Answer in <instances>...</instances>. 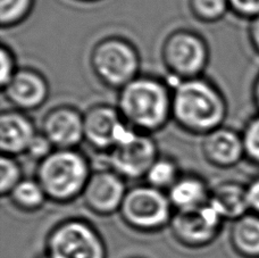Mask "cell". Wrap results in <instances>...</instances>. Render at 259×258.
I'll use <instances>...</instances> for the list:
<instances>
[{
    "label": "cell",
    "mask_w": 259,
    "mask_h": 258,
    "mask_svg": "<svg viewBox=\"0 0 259 258\" xmlns=\"http://www.w3.org/2000/svg\"><path fill=\"white\" fill-rule=\"evenodd\" d=\"M45 254L49 258H107V247L94 224L73 218L52 229Z\"/></svg>",
    "instance_id": "cell-7"
},
{
    "label": "cell",
    "mask_w": 259,
    "mask_h": 258,
    "mask_svg": "<svg viewBox=\"0 0 259 258\" xmlns=\"http://www.w3.org/2000/svg\"><path fill=\"white\" fill-rule=\"evenodd\" d=\"M230 12L248 22L259 16V0H228Z\"/></svg>",
    "instance_id": "cell-27"
},
{
    "label": "cell",
    "mask_w": 259,
    "mask_h": 258,
    "mask_svg": "<svg viewBox=\"0 0 259 258\" xmlns=\"http://www.w3.org/2000/svg\"><path fill=\"white\" fill-rule=\"evenodd\" d=\"M188 4L194 20L206 24L220 22L230 12L228 0H188Z\"/></svg>",
    "instance_id": "cell-22"
},
{
    "label": "cell",
    "mask_w": 259,
    "mask_h": 258,
    "mask_svg": "<svg viewBox=\"0 0 259 258\" xmlns=\"http://www.w3.org/2000/svg\"><path fill=\"white\" fill-rule=\"evenodd\" d=\"M108 167L126 180L145 179L159 157V149L151 135L133 130L107 153Z\"/></svg>",
    "instance_id": "cell-9"
},
{
    "label": "cell",
    "mask_w": 259,
    "mask_h": 258,
    "mask_svg": "<svg viewBox=\"0 0 259 258\" xmlns=\"http://www.w3.org/2000/svg\"><path fill=\"white\" fill-rule=\"evenodd\" d=\"M0 58H2V75H0V83L2 88L6 85L20 67H17L16 57L11 47L6 44L2 45L0 48Z\"/></svg>",
    "instance_id": "cell-25"
},
{
    "label": "cell",
    "mask_w": 259,
    "mask_h": 258,
    "mask_svg": "<svg viewBox=\"0 0 259 258\" xmlns=\"http://www.w3.org/2000/svg\"><path fill=\"white\" fill-rule=\"evenodd\" d=\"M172 87L151 75H139L118 90L117 106L133 130L154 135L172 119Z\"/></svg>",
    "instance_id": "cell-2"
},
{
    "label": "cell",
    "mask_w": 259,
    "mask_h": 258,
    "mask_svg": "<svg viewBox=\"0 0 259 258\" xmlns=\"http://www.w3.org/2000/svg\"><path fill=\"white\" fill-rule=\"evenodd\" d=\"M55 147L53 146L52 142L49 141L48 138L46 137L42 132L39 131L34 137V139L32 140L25 155L27 157L36 160V162L39 163L44 158L47 157L50 153H53Z\"/></svg>",
    "instance_id": "cell-26"
},
{
    "label": "cell",
    "mask_w": 259,
    "mask_h": 258,
    "mask_svg": "<svg viewBox=\"0 0 259 258\" xmlns=\"http://www.w3.org/2000/svg\"><path fill=\"white\" fill-rule=\"evenodd\" d=\"M230 242L240 257L259 258V215L249 211L233 221Z\"/></svg>",
    "instance_id": "cell-18"
},
{
    "label": "cell",
    "mask_w": 259,
    "mask_h": 258,
    "mask_svg": "<svg viewBox=\"0 0 259 258\" xmlns=\"http://www.w3.org/2000/svg\"><path fill=\"white\" fill-rule=\"evenodd\" d=\"M201 153L206 162L216 168L237 166L246 158L241 132L229 126H220L202 137Z\"/></svg>",
    "instance_id": "cell-14"
},
{
    "label": "cell",
    "mask_w": 259,
    "mask_h": 258,
    "mask_svg": "<svg viewBox=\"0 0 259 258\" xmlns=\"http://www.w3.org/2000/svg\"><path fill=\"white\" fill-rule=\"evenodd\" d=\"M251 98L253 101V105L257 108V112L259 113V72L255 77V80L252 82V88H251Z\"/></svg>",
    "instance_id": "cell-30"
},
{
    "label": "cell",
    "mask_w": 259,
    "mask_h": 258,
    "mask_svg": "<svg viewBox=\"0 0 259 258\" xmlns=\"http://www.w3.org/2000/svg\"><path fill=\"white\" fill-rule=\"evenodd\" d=\"M23 178V169L16 157L2 155L0 158V195L8 197Z\"/></svg>",
    "instance_id": "cell-23"
},
{
    "label": "cell",
    "mask_w": 259,
    "mask_h": 258,
    "mask_svg": "<svg viewBox=\"0 0 259 258\" xmlns=\"http://www.w3.org/2000/svg\"><path fill=\"white\" fill-rule=\"evenodd\" d=\"M76 2H80V3H87V4H92V3H98V2H101V0H76Z\"/></svg>",
    "instance_id": "cell-31"
},
{
    "label": "cell",
    "mask_w": 259,
    "mask_h": 258,
    "mask_svg": "<svg viewBox=\"0 0 259 258\" xmlns=\"http://www.w3.org/2000/svg\"><path fill=\"white\" fill-rule=\"evenodd\" d=\"M209 205L214 207L224 221H235L249 213L247 186L224 181L211 188Z\"/></svg>",
    "instance_id": "cell-17"
},
{
    "label": "cell",
    "mask_w": 259,
    "mask_h": 258,
    "mask_svg": "<svg viewBox=\"0 0 259 258\" xmlns=\"http://www.w3.org/2000/svg\"><path fill=\"white\" fill-rule=\"evenodd\" d=\"M172 89V121L181 130L205 137L224 125L229 104L214 82L199 76L179 81Z\"/></svg>",
    "instance_id": "cell-1"
},
{
    "label": "cell",
    "mask_w": 259,
    "mask_h": 258,
    "mask_svg": "<svg viewBox=\"0 0 259 258\" xmlns=\"http://www.w3.org/2000/svg\"><path fill=\"white\" fill-rule=\"evenodd\" d=\"M92 172L80 150L55 149L38 163L35 179L50 201L64 205L82 197Z\"/></svg>",
    "instance_id": "cell-3"
},
{
    "label": "cell",
    "mask_w": 259,
    "mask_h": 258,
    "mask_svg": "<svg viewBox=\"0 0 259 258\" xmlns=\"http://www.w3.org/2000/svg\"><path fill=\"white\" fill-rule=\"evenodd\" d=\"M35 0H0V25L12 29L22 24L33 11Z\"/></svg>",
    "instance_id": "cell-21"
},
{
    "label": "cell",
    "mask_w": 259,
    "mask_h": 258,
    "mask_svg": "<svg viewBox=\"0 0 259 258\" xmlns=\"http://www.w3.org/2000/svg\"><path fill=\"white\" fill-rule=\"evenodd\" d=\"M248 40L253 52L259 55V16L249 21Z\"/></svg>",
    "instance_id": "cell-29"
},
{
    "label": "cell",
    "mask_w": 259,
    "mask_h": 258,
    "mask_svg": "<svg viewBox=\"0 0 259 258\" xmlns=\"http://www.w3.org/2000/svg\"><path fill=\"white\" fill-rule=\"evenodd\" d=\"M3 95L13 108L22 112H33L47 103L50 95L49 82L40 71L20 67L5 85Z\"/></svg>",
    "instance_id": "cell-13"
},
{
    "label": "cell",
    "mask_w": 259,
    "mask_h": 258,
    "mask_svg": "<svg viewBox=\"0 0 259 258\" xmlns=\"http://www.w3.org/2000/svg\"><path fill=\"white\" fill-rule=\"evenodd\" d=\"M211 188L197 174H182L167 191L175 211L196 209L209 202Z\"/></svg>",
    "instance_id": "cell-16"
},
{
    "label": "cell",
    "mask_w": 259,
    "mask_h": 258,
    "mask_svg": "<svg viewBox=\"0 0 259 258\" xmlns=\"http://www.w3.org/2000/svg\"><path fill=\"white\" fill-rule=\"evenodd\" d=\"M132 131L112 105L97 104L84 113V141L100 153H109Z\"/></svg>",
    "instance_id": "cell-10"
},
{
    "label": "cell",
    "mask_w": 259,
    "mask_h": 258,
    "mask_svg": "<svg viewBox=\"0 0 259 258\" xmlns=\"http://www.w3.org/2000/svg\"><path fill=\"white\" fill-rule=\"evenodd\" d=\"M90 67L100 83L118 91L140 75L141 57L131 41L110 35L94 46Z\"/></svg>",
    "instance_id": "cell-4"
},
{
    "label": "cell",
    "mask_w": 259,
    "mask_h": 258,
    "mask_svg": "<svg viewBox=\"0 0 259 258\" xmlns=\"http://www.w3.org/2000/svg\"><path fill=\"white\" fill-rule=\"evenodd\" d=\"M247 197L249 210L259 215V178L252 180L247 186Z\"/></svg>",
    "instance_id": "cell-28"
},
{
    "label": "cell",
    "mask_w": 259,
    "mask_h": 258,
    "mask_svg": "<svg viewBox=\"0 0 259 258\" xmlns=\"http://www.w3.org/2000/svg\"><path fill=\"white\" fill-rule=\"evenodd\" d=\"M34 123L25 112L18 109L3 110L0 115V149L2 155H25L36 133Z\"/></svg>",
    "instance_id": "cell-15"
},
{
    "label": "cell",
    "mask_w": 259,
    "mask_h": 258,
    "mask_svg": "<svg viewBox=\"0 0 259 258\" xmlns=\"http://www.w3.org/2000/svg\"><path fill=\"white\" fill-rule=\"evenodd\" d=\"M160 56L166 71L179 82L202 76L210 61V50L198 32L178 29L163 41Z\"/></svg>",
    "instance_id": "cell-6"
},
{
    "label": "cell",
    "mask_w": 259,
    "mask_h": 258,
    "mask_svg": "<svg viewBox=\"0 0 259 258\" xmlns=\"http://www.w3.org/2000/svg\"><path fill=\"white\" fill-rule=\"evenodd\" d=\"M40 131L55 149H77L84 142V113L69 105L56 106L46 113Z\"/></svg>",
    "instance_id": "cell-12"
},
{
    "label": "cell",
    "mask_w": 259,
    "mask_h": 258,
    "mask_svg": "<svg viewBox=\"0 0 259 258\" xmlns=\"http://www.w3.org/2000/svg\"><path fill=\"white\" fill-rule=\"evenodd\" d=\"M182 174L177 160L168 156H159L147 172L145 181L151 187L167 192Z\"/></svg>",
    "instance_id": "cell-20"
},
{
    "label": "cell",
    "mask_w": 259,
    "mask_h": 258,
    "mask_svg": "<svg viewBox=\"0 0 259 258\" xmlns=\"http://www.w3.org/2000/svg\"><path fill=\"white\" fill-rule=\"evenodd\" d=\"M246 159L259 166V113L247 121L241 132Z\"/></svg>",
    "instance_id": "cell-24"
},
{
    "label": "cell",
    "mask_w": 259,
    "mask_h": 258,
    "mask_svg": "<svg viewBox=\"0 0 259 258\" xmlns=\"http://www.w3.org/2000/svg\"><path fill=\"white\" fill-rule=\"evenodd\" d=\"M174 211L167 192L145 183L128 188L118 214L131 230L156 233L169 227Z\"/></svg>",
    "instance_id": "cell-5"
},
{
    "label": "cell",
    "mask_w": 259,
    "mask_h": 258,
    "mask_svg": "<svg viewBox=\"0 0 259 258\" xmlns=\"http://www.w3.org/2000/svg\"><path fill=\"white\" fill-rule=\"evenodd\" d=\"M18 210L35 213L41 210L49 201L47 195L36 179H23L8 196Z\"/></svg>",
    "instance_id": "cell-19"
},
{
    "label": "cell",
    "mask_w": 259,
    "mask_h": 258,
    "mask_svg": "<svg viewBox=\"0 0 259 258\" xmlns=\"http://www.w3.org/2000/svg\"><path fill=\"white\" fill-rule=\"evenodd\" d=\"M127 190L126 180L108 167L92 172L81 198L91 213L110 216L121 209Z\"/></svg>",
    "instance_id": "cell-11"
},
{
    "label": "cell",
    "mask_w": 259,
    "mask_h": 258,
    "mask_svg": "<svg viewBox=\"0 0 259 258\" xmlns=\"http://www.w3.org/2000/svg\"><path fill=\"white\" fill-rule=\"evenodd\" d=\"M41 258H49V257H48V256H47V255H46V254H45V255H44V256H42V257H41Z\"/></svg>",
    "instance_id": "cell-32"
},
{
    "label": "cell",
    "mask_w": 259,
    "mask_h": 258,
    "mask_svg": "<svg viewBox=\"0 0 259 258\" xmlns=\"http://www.w3.org/2000/svg\"><path fill=\"white\" fill-rule=\"evenodd\" d=\"M223 222L224 220L208 202L196 209L174 211L168 228L179 245L189 249H201L215 242Z\"/></svg>",
    "instance_id": "cell-8"
}]
</instances>
